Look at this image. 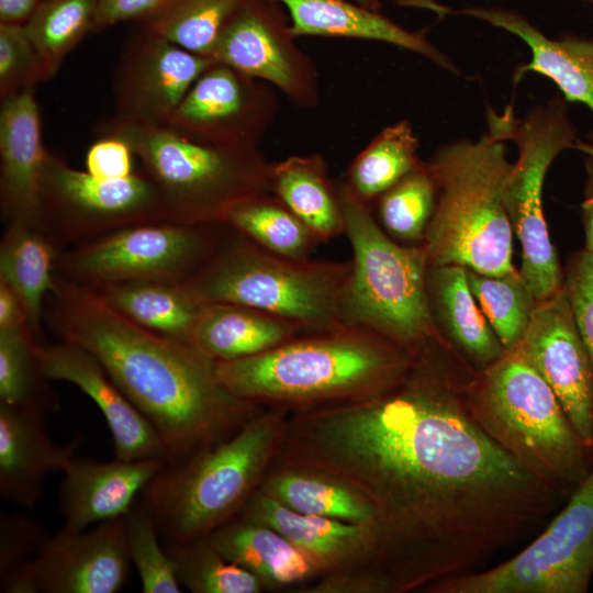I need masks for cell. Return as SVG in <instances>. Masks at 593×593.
I'll return each mask as SVG.
<instances>
[{
	"label": "cell",
	"instance_id": "836d02e7",
	"mask_svg": "<svg viewBox=\"0 0 593 593\" xmlns=\"http://www.w3.org/2000/svg\"><path fill=\"white\" fill-rule=\"evenodd\" d=\"M31 328L0 332V403L45 416L57 409Z\"/></svg>",
	"mask_w": 593,
	"mask_h": 593
},
{
	"label": "cell",
	"instance_id": "b9f144b4",
	"mask_svg": "<svg viewBox=\"0 0 593 593\" xmlns=\"http://www.w3.org/2000/svg\"><path fill=\"white\" fill-rule=\"evenodd\" d=\"M44 63L23 23L0 22V100L46 81Z\"/></svg>",
	"mask_w": 593,
	"mask_h": 593
},
{
	"label": "cell",
	"instance_id": "f1b7e54d",
	"mask_svg": "<svg viewBox=\"0 0 593 593\" xmlns=\"http://www.w3.org/2000/svg\"><path fill=\"white\" fill-rule=\"evenodd\" d=\"M94 290L135 324L187 344H191L195 324L205 305L183 282H132Z\"/></svg>",
	"mask_w": 593,
	"mask_h": 593
},
{
	"label": "cell",
	"instance_id": "1f68e13d",
	"mask_svg": "<svg viewBox=\"0 0 593 593\" xmlns=\"http://www.w3.org/2000/svg\"><path fill=\"white\" fill-rule=\"evenodd\" d=\"M248 517L269 524L302 551L320 559H334L358 546L362 553L368 539L365 525L303 514L267 495L249 507Z\"/></svg>",
	"mask_w": 593,
	"mask_h": 593
},
{
	"label": "cell",
	"instance_id": "816d5d0a",
	"mask_svg": "<svg viewBox=\"0 0 593 593\" xmlns=\"http://www.w3.org/2000/svg\"><path fill=\"white\" fill-rule=\"evenodd\" d=\"M358 4L366 7L370 10L380 11L382 1L381 0H353Z\"/></svg>",
	"mask_w": 593,
	"mask_h": 593
},
{
	"label": "cell",
	"instance_id": "f546056e",
	"mask_svg": "<svg viewBox=\"0 0 593 593\" xmlns=\"http://www.w3.org/2000/svg\"><path fill=\"white\" fill-rule=\"evenodd\" d=\"M208 537L226 559L266 579L291 583L311 572L304 551L275 529L242 523L214 530Z\"/></svg>",
	"mask_w": 593,
	"mask_h": 593
},
{
	"label": "cell",
	"instance_id": "681fc988",
	"mask_svg": "<svg viewBox=\"0 0 593 593\" xmlns=\"http://www.w3.org/2000/svg\"><path fill=\"white\" fill-rule=\"evenodd\" d=\"M40 0H0V22L24 23Z\"/></svg>",
	"mask_w": 593,
	"mask_h": 593
},
{
	"label": "cell",
	"instance_id": "f6af8a7d",
	"mask_svg": "<svg viewBox=\"0 0 593 593\" xmlns=\"http://www.w3.org/2000/svg\"><path fill=\"white\" fill-rule=\"evenodd\" d=\"M134 153L122 138L104 134L93 143L86 155V170L103 179L125 178L134 174Z\"/></svg>",
	"mask_w": 593,
	"mask_h": 593
},
{
	"label": "cell",
	"instance_id": "ab89813d",
	"mask_svg": "<svg viewBox=\"0 0 593 593\" xmlns=\"http://www.w3.org/2000/svg\"><path fill=\"white\" fill-rule=\"evenodd\" d=\"M436 200L437 186L425 163L378 198L380 222L396 238L422 243Z\"/></svg>",
	"mask_w": 593,
	"mask_h": 593
},
{
	"label": "cell",
	"instance_id": "603a6c76",
	"mask_svg": "<svg viewBox=\"0 0 593 593\" xmlns=\"http://www.w3.org/2000/svg\"><path fill=\"white\" fill-rule=\"evenodd\" d=\"M461 13L503 29L529 47L530 60L516 68L515 83L530 71L542 75L556 83L567 102L583 103L593 113V38H550L523 14L503 8H468Z\"/></svg>",
	"mask_w": 593,
	"mask_h": 593
},
{
	"label": "cell",
	"instance_id": "7a4b0ae2",
	"mask_svg": "<svg viewBox=\"0 0 593 593\" xmlns=\"http://www.w3.org/2000/svg\"><path fill=\"white\" fill-rule=\"evenodd\" d=\"M45 303L59 340L91 354L150 422L166 461L214 446L245 424L253 403L223 387L214 360L191 344L135 324L94 289L58 275Z\"/></svg>",
	"mask_w": 593,
	"mask_h": 593
},
{
	"label": "cell",
	"instance_id": "ac0fdd59",
	"mask_svg": "<svg viewBox=\"0 0 593 593\" xmlns=\"http://www.w3.org/2000/svg\"><path fill=\"white\" fill-rule=\"evenodd\" d=\"M125 516L86 529L63 526L29 560L36 593H115L128 579Z\"/></svg>",
	"mask_w": 593,
	"mask_h": 593
},
{
	"label": "cell",
	"instance_id": "d4e9b609",
	"mask_svg": "<svg viewBox=\"0 0 593 593\" xmlns=\"http://www.w3.org/2000/svg\"><path fill=\"white\" fill-rule=\"evenodd\" d=\"M302 333L306 332L298 324L257 309L208 303L191 345L214 361H227L265 353Z\"/></svg>",
	"mask_w": 593,
	"mask_h": 593
},
{
	"label": "cell",
	"instance_id": "277c9868",
	"mask_svg": "<svg viewBox=\"0 0 593 593\" xmlns=\"http://www.w3.org/2000/svg\"><path fill=\"white\" fill-rule=\"evenodd\" d=\"M437 186L434 214L421 243L429 266L457 265L503 276L512 264L513 228L504 204L511 163L492 133L440 147L427 163Z\"/></svg>",
	"mask_w": 593,
	"mask_h": 593
},
{
	"label": "cell",
	"instance_id": "f907efd6",
	"mask_svg": "<svg viewBox=\"0 0 593 593\" xmlns=\"http://www.w3.org/2000/svg\"><path fill=\"white\" fill-rule=\"evenodd\" d=\"M572 148L593 157V143H588L578 138Z\"/></svg>",
	"mask_w": 593,
	"mask_h": 593
},
{
	"label": "cell",
	"instance_id": "2e32d148",
	"mask_svg": "<svg viewBox=\"0 0 593 593\" xmlns=\"http://www.w3.org/2000/svg\"><path fill=\"white\" fill-rule=\"evenodd\" d=\"M558 398L575 432L593 451V363L563 288L536 302L518 343Z\"/></svg>",
	"mask_w": 593,
	"mask_h": 593
},
{
	"label": "cell",
	"instance_id": "74e56055",
	"mask_svg": "<svg viewBox=\"0 0 593 593\" xmlns=\"http://www.w3.org/2000/svg\"><path fill=\"white\" fill-rule=\"evenodd\" d=\"M466 275L479 307L505 350L515 347L522 340L536 305L519 272L486 276L466 269Z\"/></svg>",
	"mask_w": 593,
	"mask_h": 593
},
{
	"label": "cell",
	"instance_id": "9c48e42d",
	"mask_svg": "<svg viewBox=\"0 0 593 593\" xmlns=\"http://www.w3.org/2000/svg\"><path fill=\"white\" fill-rule=\"evenodd\" d=\"M277 416L245 423L227 439L165 461L141 492L163 544L208 537L243 503L278 436Z\"/></svg>",
	"mask_w": 593,
	"mask_h": 593
},
{
	"label": "cell",
	"instance_id": "d6986e66",
	"mask_svg": "<svg viewBox=\"0 0 593 593\" xmlns=\"http://www.w3.org/2000/svg\"><path fill=\"white\" fill-rule=\"evenodd\" d=\"M40 357L49 380L69 382L96 403L111 432L116 459L158 458L166 461L164 444L154 426L91 354L59 340L42 344Z\"/></svg>",
	"mask_w": 593,
	"mask_h": 593
},
{
	"label": "cell",
	"instance_id": "8d00e7d4",
	"mask_svg": "<svg viewBox=\"0 0 593 593\" xmlns=\"http://www.w3.org/2000/svg\"><path fill=\"white\" fill-rule=\"evenodd\" d=\"M180 584L201 593H255L256 574L226 559L209 537L164 544Z\"/></svg>",
	"mask_w": 593,
	"mask_h": 593
},
{
	"label": "cell",
	"instance_id": "8fae6325",
	"mask_svg": "<svg viewBox=\"0 0 593 593\" xmlns=\"http://www.w3.org/2000/svg\"><path fill=\"white\" fill-rule=\"evenodd\" d=\"M224 231V224L169 219L132 225L61 250L56 275L91 289L145 281L186 282L215 251Z\"/></svg>",
	"mask_w": 593,
	"mask_h": 593
},
{
	"label": "cell",
	"instance_id": "ee69618b",
	"mask_svg": "<svg viewBox=\"0 0 593 593\" xmlns=\"http://www.w3.org/2000/svg\"><path fill=\"white\" fill-rule=\"evenodd\" d=\"M48 536L32 517L0 515V574L33 558Z\"/></svg>",
	"mask_w": 593,
	"mask_h": 593
},
{
	"label": "cell",
	"instance_id": "83f0119b",
	"mask_svg": "<svg viewBox=\"0 0 593 593\" xmlns=\"http://www.w3.org/2000/svg\"><path fill=\"white\" fill-rule=\"evenodd\" d=\"M271 193L318 238L344 234L343 213L327 164L320 154L294 155L271 164Z\"/></svg>",
	"mask_w": 593,
	"mask_h": 593
},
{
	"label": "cell",
	"instance_id": "d6a6232c",
	"mask_svg": "<svg viewBox=\"0 0 593 593\" xmlns=\"http://www.w3.org/2000/svg\"><path fill=\"white\" fill-rule=\"evenodd\" d=\"M222 224L244 234L262 248L289 258H310L321 243L271 192L236 202L225 213Z\"/></svg>",
	"mask_w": 593,
	"mask_h": 593
},
{
	"label": "cell",
	"instance_id": "4316f807",
	"mask_svg": "<svg viewBox=\"0 0 593 593\" xmlns=\"http://www.w3.org/2000/svg\"><path fill=\"white\" fill-rule=\"evenodd\" d=\"M427 290L433 316L438 315L448 335L475 365L484 369L505 353L469 288L463 267L429 266Z\"/></svg>",
	"mask_w": 593,
	"mask_h": 593
},
{
	"label": "cell",
	"instance_id": "c3c4849f",
	"mask_svg": "<svg viewBox=\"0 0 593 593\" xmlns=\"http://www.w3.org/2000/svg\"><path fill=\"white\" fill-rule=\"evenodd\" d=\"M586 182L581 204L582 222L585 232V250L593 254V157L585 155Z\"/></svg>",
	"mask_w": 593,
	"mask_h": 593
},
{
	"label": "cell",
	"instance_id": "d590c367",
	"mask_svg": "<svg viewBox=\"0 0 593 593\" xmlns=\"http://www.w3.org/2000/svg\"><path fill=\"white\" fill-rule=\"evenodd\" d=\"M242 0H170L138 22L141 29L210 58L214 44Z\"/></svg>",
	"mask_w": 593,
	"mask_h": 593
},
{
	"label": "cell",
	"instance_id": "f5cc1de1",
	"mask_svg": "<svg viewBox=\"0 0 593 593\" xmlns=\"http://www.w3.org/2000/svg\"><path fill=\"white\" fill-rule=\"evenodd\" d=\"M591 583H592V586H593V578H592V582H591Z\"/></svg>",
	"mask_w": 593,
	"mask_h": 593
},
{
	"label": "cell",
	"instance_id": "60d3db41",
	"mask_svg": "<svg viewBox=\"0 0 593 593\" xmlns=\"http://www.w3.org/2000/svg\"><path fill=\"white\" fill-rule=\"evenodd\" d=\"M125 535L131 562L144 593H179L180 582L159 536L156 523L143 503L135 502L125 515Z\"/></svg>",
	"mask_w": 593,
	"mask_h": 593
},
{
	"label": "cell",
	"instance_id": "4fadbf2b",
	"mask_svg": "<svg viewBox=\"0 0 593 593\" xmlns=\"http://www.w3.org/2000/svg\"><path fill=\"white\" fill-rule=\"evenodd\" d=\"M42 230L61 249L119 230L167 219L154 181L143 171L103 179L78 170L47 150L41 178Z\"/></svg>",
	"mask_w": 593,
	"mask_h": 593
},
{
	"label": "cell",
	"instance_id": "e0dca14e",
	"mask_svg": "<svg viewBox=\"0 0 593 593\" xmlns=\"http://www.w3.org/2000/svg\"><path fill=\"white\" fill-rule=\"evenodd\" d=\"M213 63L143 31L121 56L114 82L116 119L167 124L199 76Z\"/></svg>",
	"mask_w": 593,
	"mask_h": 593
},
{
	"label": "cell",
	"instance_id": "e575fe53",
	"mask_svg": "<svg viewBox=\"0 0 593 593\" xmlns=\"http://www.w3.org/2000/svg\"><path fill=\"white\" fill-rule=\"evenodd\" d=\"M97 4L98 0H40L23 23L48 79L86 34L93 31Z\"/></svg>",
	"mask_w": 593,
	"mask_h": 593
},
{
	"label": "cell",
	"instance_id": "9a60e30c",
	"mask_svg": "<svg viewBox=\"0 0 593 593\" xmlns=\"http://www.w3.org/2000/svg\"><path fill=\"white\" fill-rule=\"evenodd\" d=\"M273 89L213 61L193 82L167 125L202 142L259 148L278 112Z\"/></svg>",
	"mask_w": 593,
	"mask_h": 593
},
{
	"label": "cell",
	"instance_id": "3957f363",
	"mask_svg": "<svg viewBox=\"0 0 593 593\" xmlns=\"http://www.w3.org/2000/svg\"><path fill=\"white\" fill-rule=\"evenodd\" d=\"M409 351L362 326L302 333L256 356L214 361L219 381L255 402L334 403L378 392L407 369Z\"/></svg>",
	"mask_w": 593,
	"mask_h": 593
},
{
	"label": "cell",
	"instance_id": "484cf974",
	"mask_svg": "<svg viewBox=\"0 0 593 593\" xmlns=\"http://www.w3.org/2000/svg\"><path fill=\"white\" fill-rule=\"evenodd\" d=\"M61 247L45 231L26 224L4 225L0 242V280L20 299L34 335L41 340L45 301Z\"/></svg>",
	"mask_w": 593,
	"mask_h": 593
},
{
	"label": "cell",
	"instance_id": "4dcf8cb0",
	"mask_svg": "<svg viewBox=\"0 0 593 593\" xmlns=\"http://www.w3.org/2000/svg\"><path fill=\"white\" fill-rule=\"evenodd\" d=\"M418 139L407 120L379 132L349 165L344 180L366 203L378 199L409 174L423 167Z\"/></svg>",
	"mask_w": 593,
	"mask_h": 593
},
{
	"label": "cell",
	"instance_id": "8992f818",
	"mask_svg": "<svg viewBox=\"0 0 593 593\" xmlns=\"http://www.w3.org/2000/svg\"><path fill=\"white\" fill-rule=\"evenodd\" d=\"M350 273L351 260L284 257L225 225L215 251L183 283L205 304L244 305L316 332L346 324Z\"/></svg>",
	"mask_w": 593,
	"mask_h": 593
},
{
	"label": "cell",
	"instance_id": "5b68a950",
	"mask_svg": "<svg viewBox=\"0 0 593 593\" xmlns=\"http://www.w3.org/2000/svg\"><path fill=\"white\" fill-rule=\"evenodd\" d=\"M462 392L482 429L537 477L571 493L589 473L591 451L518 344L466 379Z\"/></svg>",
	"mask_w": 593,
	"mask_h": 593
},
{
	"label": "cell",
	"instance_id": "7c38bea8",
	"mask_svg": "<svg viewBox=\"0 0 593 593\" xmlns=\"http://www.w3.org/2000/svg\"><path fill=\"white\" fill-rule=\"evenodd\" d=\"M593 578V465L545 529L511 559L429 586L437 593H584Z\"/></svg>",
	"mask_w": 593,
	"mask_h": 593
},
{
	"label": "cell",
	"instance_id": "30bf717a",
	"mask_svg": "<svg viewBox=\"0 0 593 593\" xmlns=\"http://www.w3.org/2000/svg\"><path fill=\"white\" fill-rule=\"evenodd\" d=\"M488 124L490 133L512 141L518 150L505 178L504 204L522 245L518 272L535 301H544L564 286L544 215V182L553 159L573 147L578 131L569 118L567 101L559 98L535 107L523 118H517L511 107L500 114L489 110Z\"/></svg>",
	"mask_w": 593,
	"mask_h": 593
},
{
	"label": "cell",
	"instance_id": "7402d4cb",
	"mask_svg": "<svg viewBox=\"0 0 593 593\" xmlns=\"http://www.w3.org/2000/svg\"><path fill=\"white\" fill-rule=\"evenodd\" d=\"M80 438L56 445L42 414L0 403V494L20 506H35L46 475L63 471Z\"/></svg>",
	"mask_w": 593,
	"mask_h": 593
},
{
	"label": "cell",
	"instance_id": "bcb514c9",
	"mask_svg": "<svg viewBox=\"0 0 593 593\" xmlns=\"http://www.w3.org/2000/svg\"><path fill=\"white\" fill-rule=\"evenodd\" d=\"M170 0H98L93 31L126 21L141 22L163 9Z\"/></svg>",
	"mask_w": 593,
	"mask_h": 593
},
{
	"label": "cell",
	"instance_id": "5bb4252c",
	"mask_svg": "<svg viewBox=\"0 0 593 593\" xmlns=\"http://www.w3.org/2000/svg\"><path fill=\"white\" fill-rule=\"evenodd\" d=\"M284 8L273 0H242L210 58L261 80L302 108L320 103L314 60L295 43Z\"/></svg>",
	"mask_w": 593,
	"mask_h": 593
},
{
	"label": "cell",
	"instance_id": "52a82bcc",
	"mask_svg": "<svg viewBox=\"0 0 593 593\" xmlns=\"http://www.w3.org/2000/svg\"><path fill=\"white\" fill-rule=\"evenodd\" d=\"M105 134L124 139L154 181L167 219L222 224L236 202L271 192V164L260 148H234L195 139L167 124L114 118Z\"/></svg>",
	"mask_w": 593,
	"mask_h": 593
},
{
	"label": "cell",
	"instance_id": "6da1fadb",
	"mask_svg": "<svg viewBox=\"0 0 593 593\" xmlns=\"http://www.w3.org/2000/svg\"><path fill=\"white\" fill-rule=\"evenodd\" d=\"M438 343L372 394L300 413L282 457L373 513L362 556L377 589L403 592L474 567L544 527L570 492L537 477L471 415ZM430 584V585H432Z\"/></svg>",
	"mask_w": 593,
	"mask_h": 593
},
{
	"label": "cell",
	"instance_id": "44dd1931",
	"mask_svg": "<svg viewBox=\"0 0 593 593\" xmlns=\"http://www.w3.org/2000/svg\"><path fill=\"white\" fill-rule=\"evenodd\" d=\"M164 459L100 462L72 457L63 469L60 507L64 526L86 529L125 516Z\"/></svg>",
	"mask_w": 593,
	"mask_h": 593
},
{
	"label": "cell",
	"instance_id": "ffe728a7",
	"mask_svg": "<svg viewBox=\"0 0 593 593\" xmlns=\"http://www.w3.org/2000/svg\"><path fill=\"white\" fill-rule=\"evenodd\" d=\"M46 153L34 89L0 100V211L4 225L42 230L41 178Z\"/></svg>",
	"mask_w": 593,
	"mask_h": 593
},
{
	"label": "cell",
	"instance_id": "cb8c5ba5",
	"mask_svg": "<svg viewBox=\"0 0 593 593\" xmlns=\"http://www.w3.org/2000/svg\"><path fill=\"white\" fill-rule=\"evenodd\" d=\"M288 11L292 34L342 37L388 43L422 55L459 74L457 67L425 36L423 31L402 27L380 11L349 0H273Z\"/></svg>",
	"mask_w": 593,
	"mask_h": 593
},
{
	"label": "cell",
	"instance_id": "7dc6e473",
	"mask_svg": "<svg viewBox=\"0 0 593 593\" xmlns=\"http://www.w3.org/2000/svg\"><path fill=\"white\" fill-rule=\"evenodd\" d=\"M24 328H31L26 312L15 292L0 280V332Z\"/></svg>",
	"mask_w": 593,
	"mask_h": 593
},
{
	"label": "cell",
	"instance_id": "f35d334b",
	"mask_svg": "<svg viewBox=\"0 0 593 593\" xmlns=\"http://www.w3.org/2000/svg\"><path fill=\"white\" fill-rule=\"evenodd\" d=\"M275 495L289 508L367 526L373 522L370 506L345 485L327 478L286 473L272 484Z\"/></svg>",
	"mask_w": 593,
	"mask_h": 593
},
{
	"label": "cell",
	"instance_id": "7bdbcfd3",
	"mask_svg": "<svg viewBox=\"0 0 593 593\" xmlns=\"http://www.w3.org/2000/svg\"><path fill=\"white\" fill-rule=\"evenodd\" d=\"M564 288L578 331L593 363V254L583 249L573 258Z\"/></svg>",
	"mask_w": 593,
	"mask_h": 593
},
{
	"label": "cell",
	"instance_id": "ba28073f",
	"mask_svg": "<svg viewBox=\"0 0 593 593\" xmlns=\"http://www.w3.org/2000/svg\"><path fill=\"white\" fill-rule=\"evenodd\" d=\"M336 189L353 249L345 323L371 329L409 351L437 338L424 246L396 244L344 179Z\"/></svg>",
	"mask_w": 593,
	"mask_h": 593
}]
</instances>
